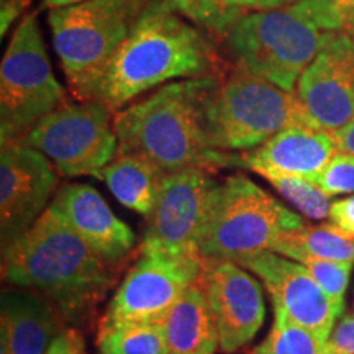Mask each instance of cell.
I'll return each instance as SVG.
<instances>
[{
  "mask_svg": "<svg viewBox=\"0 0 354 354\" xmlns=\"http://www.w3.org/2000/svg\"><path fill=\"white\" fill-rule=\"evenodd\" d=\"M166 0H149L110 61L94 99L118 112L146 91L179 77L220 76L214 44Z\"/></svg>",
  "mask_w": 354,
  "mask_h": 354,
  "instance_id": "1",
  "label": "cell"
},
{
  "mask_svg": "<svg viewBox=\"0 0 354 354\" xmlns=\"http://www.w3.org/2000/svg\"><path fill=\"white\" fill-rule=\"evenodd\" d=\"M2 276L38 292L71 323L94 315L113 284L112 266L50 209L2 250Z\"/></svg>",
  "mask_w": 354,
  "mask_h": 354,
  "instance_id": "2",
  "label": "cell"
},
{
  "mask_svg": "<svg viewBox=\"0 0 354 354\" xmlns=\"http://www.w3.org/2000/svg\"><path fill=\"white\" fill-rule=\"evenodd\" d=\"M214 79L166 84L148 99L115 112L117 154L143 158L165 174L240 166V154L214 149L203 130V102Z\"/></svg>",
  "mask_w": 354,
  "mask_h": 354,
  "instance_id": "3",
  "label": "cell"
},
{
  "mask_svg": "<svg viewBox=\"0 0 354 354\" xmlns=\"http://www.w3.org/2000/svg\"><path fill=\"white\" fill-rule=\"evenodd\" d=\"M203 130L220 151H250L284 128L315 127L294 92L234 68L215 76L203 102Z\"/></svg>",
  "mask_w": 354,
  "mask_h": 354,
  "instance_id": "4",
  "label": "cell"
},
{
  "mask_svg": "<svg viewBox=\"0 0 354 354\" xmlns=\"http://www.w3.org/2000/svg\"><path fill=\"white\" fill-rule=\"evenodd\" d=\"M304 218L282 205L243 174L230 176L212 190L198 240L203 264L223 263L271 251L286 232L304 227Z\"/></svg>",
  "mask_w": 354,
  "mask_h": 354,
  "instance_id": "5",
  "label": "cell"
},
{
  "mask_svg": "<svg viewBox=\"0 0 354 354\" xmlns=\"http://www.w3.org/2000/svg\"><path fill=\"white\" fill-rule=\"evenodd\" d=\"M149 0H86L48 13L53 44L74 99H94L110 61Z\"/></svg>",
  "mask_w": 354,
  "mask_h": 354,
  "instance_id": "6",
  "label": "cell"
},
{
  "mask_svg": "<svg viewBox=\"0 0 354 354\" xmlns=\"http://www.w3.org/2000/svg\"><path fill=\"white\" fill-rule=\"evenodd\" d=\"M328 35L294 2L274 10L246 12L221 38L238 69L294 92Z\"/></svg>",
  "mask_w": 354,
  "mask_h": 354,
  "instance_id": "7",
  "label": "cell"
},
{
  "mask_svg": "<svg viewBox=\"0 0 354 354\" xmlns=\"http://www.w3.org/2000/svg\"><path fill=\"white\" fill-rule=\"evenodd\" d=\"M66 92L53 73L37 13L17 26L0 66V140H24L46 115L66 104Z\"/></svg>",
  "mask_w": 354,
  "mask_h": 354,
  "instance_id": "8",
  "label": "cell"
},
{
  "mask_svg": "<svg viewBox=\"0 0 354 354\" xmlns=\"http://www.w3.org/2000/svg\"><path fill=\"white\" fill-rule=\"evenodd\" d=\"M112 113L95 100L66 102L19 143L43 153L61 176L97 177L118 153Z\"/></svg>",
  "mask_w": 354,
  "mask_h": 354,
  "instance_id": "9",
  "label": "cell"
},
{
  "mask_svg": "<svg viewBox=\"0 0 354 354\" xmlns=\"http://www.w3.org/2000/svg\"><path fill=\"white\" fill-rule=\"evenodd\" d=\"M212 172L180 171L166 174L140 251L202 261L198 240L207 205L215 187Z\"/></svg>",
  "mask_w": 354,
  "mask_h": 354,
  "instance_id": "10",
  "label": "cell"
},
{
  "mask_svg": "<svg viewBox=\"0 0 354 354\" xmlns=\"http://www.w3.org/2000/svg\"><path fill=\"white\" fill-rule=\"evenodd\" d=\"M102 320L117 323H162L185 289L203 272V261L138 251Z\"/></svg>",
  "mask_w": 354,
  "mask_h": 354,
  "instance_id": "11",
  "label": "cell"
},
{
  "mask_svg": "<svg viewBox=\"0 0 354 354\" xmlns=\"http://www.w3.org/2000/svg\"><path fill=\"white\" fill-rule=\"evenodd\" d=\"M57 172L43 153L15 143L0 156V236L2 250L19 240L48 209Z\"/></svg>",
  "mask_w": 354,
  "mask_h": 354,
  "instance_id": "12",
  "label": "cell"
},
{
  "mask_svg": "<svg viewBox=\"0 0 354 354\" xmlns=\"http://www.w3.org/2000/svg\"><path fill=\"white\" fill-rule=\"evenodd\" d=\"M297 97L317 128L333 135L354 118V33H330L297 82Z\"/></svg>",
  "mask_w": 354,
  "mask_h": 354,
  "instance_id": "13",
  "label": "cell"
},
{
  "mask_svg": "<svg viewBox=\"0 0 354 354\" xmlns=\"http://www.w3.org/2000/svg\"><path fill=\"white\" fill-rule=\"evenodd\" d=\"M236 264L261 279L272 305L284 310L292 320L313 331L323 342L330 338L344 307L325 294L304 264L274 251L246 256Z\"/></svg>",
  "mask_w": 354,
  "mask_h": 354,
  "instance_id": "14",
  "label": "cell"
},
{
  "mask_svg": "<svg viewBox=\"0 0 354 354\" xmlns=\"http://www.w3.org/2000/svg\"><path fill=\"white\" fill-rule=\"evenodd\" d=\"M202 282L218 335V349L227 354L238 351L264 323L263 287L233 261L203 264Z\"/></svg>",
  "mask_w": 354,
  "mask_h": 354,
  "instance_id": "15",
  "label": "cell"
},
{
  "mask_svg": "<svg viewBox=\"0 0 354 354\" xmlns=\"http://www.w3.org/2000/svg\"><path fill=\"white\" fill-rule=\"evenodd\" d=\"M48 209L110 266L120 264L135 248V233L91 185H63Z\"/></svg>",
  "mask_w": 354,
  "mask_h": 354,
  "instance_id": "16",
  "label": "cell"
},
{
  "mask_svg": "<svg viewBox=\"0 0 354 354\" xmlns=\"http://www.w3.org/2000/svg\"><path fill=\"white\" fill-rule=\"evenodd\" d=\"M336 151L331 133L295 123L258 148L240 154V166L258 172L264 179L294 176L313 183Z\"/></svg>",
  "mask_w": 354,
  "mask_h": 354,
  "instance_id": "17",
  "label": "cell"
},
{
  "mask_svg": "<svg viewBox=\"0 0 354 354\" xmlns=\"http://www.w3.org/2000/svg\"><path fill=\"white\" fill-rule=\"evenodd\" d=\"M63 317L38 292L15 287L2 292V354H46L64 328Z\"/></svg>",
  "mask_w": 354,
  "mask_h": 354,
  "instance_id": "18",
  "label": "cell"
},
{
  "mask_svg": "<svg viewBox=\"0 0 354 354\" xmlns=\"http://www.w3.org/2000/svg\"><path fill=\"white\" fill-rule=\"evenodd\" d=\"M162 328L169 354H215L218 335L202 276L185 289L167 312Z\"/></svg>",
  "mask_w": 354,
  "mask_h": 354,
  "instance_id": "19",
  "label": "cell"
},
{
  "mask_svg": "<svg viewBox=\"0 0 354 354\" xmlns=\"http://www.w3.org/2000/svg\"><path fill=\"white\" fill-rule=\"evenodd\" d=\"M165 176V172L143 158L117 154L97 177L107 184L110 192L122 205L149 218L156 207Z\"/></svg>",
  "mask_w": 354,
  "mask_h": 354,
  "instance_id": "20",
  "label": "cell"
},
{
  "mask_svg": "<svg viewBox=\"0 0 354 354\" xmlns=\"http://www.w3.org/2000/svg\"><path fill=\"white\" fill-rule=\"evenodd\" d=\"M274 253L302 263L307 258L339 261L354 264V234L333 223L304 225L294 232H286L271 246Z\"/></svg>",
  "mask_w": 354,
  "mask_h": 354,
  "instance_id": "21",
  "label": "cell"
},
{
  "mask_svg": "<svg viewBox=\"0 0 354 354\" xmlns=\"http://www.w3.org/2000/svg\"><path fill=\"white\" fill-rule=\"evenodd\" d=\"M97 348L100 354H169L162 323L102 320Z\"/></svg>",
  "mask_w": 354,
  "mask_h": 354,
  "instance_id": "22",
  "label": "cell"
},
{
  "mask_svg": "<svg viewBox=\"0 0 354 354\" xmlns=\"http://www.w3.org/2000/svg\"><path fill=\"white\" fill-rule=\"evenodd\" d=\"M274 320L271 331L263 343L248 354H325V343L313 331L294 322L282 308L272 305Z\"/></svg>",
  "mask_w": 354,
  "mask_h": 354,
  "instance_id": "23",
  "label": "cell"
},
{
  "mask_svg": "<svg viewBox=\"0 0 354 354\" xmlns=\"http://www.w3.org/2000/svg\"><path fill=\"white\" fill-rule=\"evenodd\" d=\"M269 184L286 198L292 207L310 220H323L330 215V197H326L312 180L294 176L269 177Z\"/></svg>",
  "mask_w": 354,
  "mask_h": 354,
  "instance_id": "24",
  "label": "cell"
},
{
  "mask_svg": "<svg viewBox=\"0 0 354 354\" xmlns=\"http://www.w3.org/2000/svg\"><path fill=\"white\" fill-rule=\"evenodd\" d=\"M245 13L240 0H190L185 19L212 35L223 37Z\"/></svg>",
  "mask_w": 354,
  "mask_h": 354,
  "instance_id": "25",
  "label": "cell"
},
{
  "mask_svg": "<svg viewBox=\"0 0 354 354\" xmlns=\"http://www.w3.org/2000/svg\"><path fill=\"white\" fill-rule=\"evenodd\" d=\"M318 28L326 33L348 32L354 17V0H297Z\"/></svg>",
  "mask_w": 354,
  "mask_h": 354,
  "instance_id": "26",
  "label": "cell"
},
{
  "mask_svg": "<svg viewBox=\"0 0 354 354\" xmlns=\"http://www.w3.org/2000/svg\"><path fill=\"white\" fill-rule=\"evenodd\" d=\"M300 264L307 268L310 276L315 279L317 284L333 302L344 307V294H346L354 264L315 258H307Z\"/></svg>",
  "mask_w": 354,
  "mask_h": 354,
  "instance_id": "27",
  "label": "cell"
},
{
  "mask_svg": "<svg viewBox=\"0 0 354 354\" xmlns=\"http://www.w3.org/2000/svg\"><path fill=\"white\" fill-rule=\"evenodd\" d=\"M313 183L326 197L354 194V154L338 149Z\"/></svg>",
  "mask_w": 354,
  "mask_h": 354,
  "instance_id": "28",
  "label": "cell"
},
{
  "mask_svg": "<svg viewBox=\"0 0 354 354\" xmlns=\"http://www.w3.org/2000/svg\"><path fill=\"white\" fill-rule=\"evenodd\" d=\"M325 354H354V313L336 323L325 343Z\"/></svg>",
  "mask_w": 354,
  "mask_h": 354,
  "instance_id": "29",
  "label": "cell"
},
{
  "mask_svg": "<svg viewBox=\"0 0 354 354\" xmlns=\"http://www.w3.org/2000/svg\"><path fill=\"white\" fill-rule=\"evenodd\" d=\"M46 354H87L84 338L76 328H64L56 336Z\"/></svg>",
  "mask_w": 354,
  "mask_h": 354,
  "instance_id": "30",
  "label": "cell"
},
{
  "mask_svg": "<svg viewBox=\"0 0 354 354\" xmlns=\"http://www.w3.org/2000/svg\"><path fill=\"white\" fill-rule=\"evenodd\" d=\"M328 218L338 228L354 234V194L346 198L331 202Z\"/></svg>",
  "mask_w": 354,
  "mask_h": 354,
  "instance_id": "31",
  "label": "cell"
},
{
  "mask_svg": "<svg viewBox=\"0 0 354 354\" xmlns=\"http://www.w3.org/2000/svg\"><path fill=\"white\" fill-rule=\"evenodd\" d=\"M32 0H2L0 7V35L6 37L10 25L28 8Z\"/></svg>",
  "mask_w": 354,
  "mask_h": 354,
  "instance_id": "32",
  "label": "cell"
},
{
  "mask_svg": "<svg viewBox=\"0 0 354 354\" xmlns=\"http://www.w3.org/2000/svg\"><path fill=\"white\" fill-rule=\"evenodd\" d=\"M333 138L336 149L354 154V118L351 122H348L343 128H339L338 131H335Z\"/></svg>",
  "mask_w": 354,
  "mask_h": 354,
  "instance_id": "33",
  "label": "cell"
},
{
  "mask_svg": "<svg viewBox=\"0 0 354 354\" xmlns=\"http://www.w3.org/2000/svg\"><path fill=\"white\" fill-rule=\"evenodd\" d=\"M294 2L297 0H240V6L245 12H263L287 7Z\"/></svg>",
  "mask_w": 354,
  "mask_h": 354,
  "instance_id": "34",
  "label": "cell"
},
{
  "mask_svg": "<svg viewBox=\"0 0 354 354\" xmlns=\"http://www.w3.org/2000/svg\"><path fill=\"white\" fill-rule=\"evenodd\" d=\"M166 2L172 10L177 12L183 17H185V13H187L189 6H190V0H166Z\"/></svg>",
  "mask_w": 354,
  "mask_h": 354,
  "instance_id": "35",
  "label": "cell"
},
{
  "mask_svg": "<svg viewBox=\"0 0 354 354\" xmlns=\"http://www.w3.org/2000/svg\"><path fill=\"white\" fill-rule=\"evenodd\" d=\"M79 2H86V0H43V7L48 8V10H51V8L68 7Z\"/></svg>",
  "mask_w": 354,
  "mask_h": 354,
  "instance_id": "36",
  "label": "cell"
},
{
  "mask_svg": "<svg viewBox=\"0 0 354 354\" xmlns=\"http://www.w3.org/2000/svg\"><path fill=\"white\" fill-rule=\"evenodd\" d=\"M348 32H353L354 33V17H353V20H351V25H349Z\"/></svg>",
  "mask_w": 354,
  "mask_h": 354,
  "instance_id": "37",
  "label": "cell"
}]
</instances>
